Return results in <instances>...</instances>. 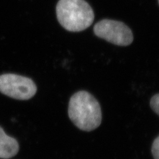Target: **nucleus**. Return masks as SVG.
<instances>
[{
    "label": "nucleus",
    "mask_w": 159,
    "mask_h": 159,
    "mask_svg": "<svg viewBox=\"0 0 159 159\" xmlns=\"http://www.w3.org/2000/svg\"><path fill=\"white\" fill-rule=\"evenodd\" d=\"M94 34L99 38L118 46H128L133 41L131 29L123 22L103 19L93 27Z\"/></svg>",
    "instance_id": "7ed1b4c3"
},
{
    "label": "nucleus",
    "mask_w": 159,
    "mask_h": 159,
    "mask_svg": "<svg viewBox=\"0 0 159 159\" xmlns=\"http://www.w3.org/2000/svg\"><path fill=\"white\" fill-rule=\"evenodd\" d=\"M152 153L155 159H159V136L152 143Z\"/></svg>",
    "instance_id": "0eeeda50"
},
{
    "label": "nucleus",
    "mask_w": 159,
    "mask_h": 159,
    "mask_svg": "<svg viewBox=\"0 0 159 159\" xmlns=\"http://www.w3.org/2000/svg\"><path fill=\"white\" fill-rule=\"evenodd\" d=\"M19 148L18 142L14 138L8 136L0 127V158L7 159L16 156Z\"/></svg>",
    "instance_id": "39448f33"
},
{
    "label": "nucleus",
    "mask_w": 159,
    "mask_h": 159,
    "mask_svg": "<svg viewBox=\"0 0 159 159\" xmlns=\"http://www.w3.org/2000/svg\"><path fill=\"white\" fill-rule=\"evenodd\" d=\"M150 104L152 110L159 116V93L152 96Z\"/></svg>",
    "instance_id": "423d86ee"
},
{
    "label": "nucleus",
    "mask_w": 159,
    "mask_h": 159,
    "mask_svg": "<svg viewBox=\"0 0 159 159\" xmlns=\"http://www.w3.org/2000/svg\"><path fill=\"white\" fill-rule=\"evenodd\" d=\"M68 116L78 129L91 131L102 123L100 105L92 94L80 91L71 97L68 105Z\"/></svg>",
    "instance_id": "f257e3e1"
},
{
    "label": "nucleus",
    "mask_w": 159,
    "mask_h": 159,
    "mask_svg": "<svg viewBox=\"0 0 159 159\" xmlns=\"http://www.w3.org/2000/svg\"><path fill=\"white\" fill-rule=\"evenodd\" d=\"M36 84L29 78L14 74L0 76V92L19 100L32 98L37 92Z\"/></svg>",
    "instance_id": "20e7f679"
},
{
    "label": "nucleus",
    "mask_w": 159,
    "mask_h": 159,
    "mask_svg": "<svg viewBox=\"0 0 159 159\" xmlns=\"http://www.w3.org/2000/svg\"><path fill=\"white\" fill-rule=\"evenodd\" d=\"M158 3H159V0H158Z\"/></svg>",
    "instance_id": "6e6552de"
},
{
    "label": "nucleus",
    "mask_w": 159,
    "mask_h": 159,
    "mask_svg": "<svg viewBox=\"0 0 159 159\" xmlns=\"http://www.w3.org/2000/svg\"><path fill=\"white\" fill-rule=\"evenodd\" d=\"M57 16L63 28L70 32H80L92 24L94 13L85 0H59Z\"/></svg>",
    "instance_id": "f03ea898"
}]
</instances>
